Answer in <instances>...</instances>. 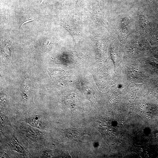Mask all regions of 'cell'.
Returning a JSON list of instances; mask_svg holds the SVG:
<instances>
[{"mask_svg": "<svg viewBox=\"0 0 158 158\" xmlns=\"http://www.w3.org/2000/svg\"><path fill=\"white\" fill-rule=\"evenodd\" d=\"M153 139L155 141L158 142V131H157L154 133Z\"/></svg>", "mask_w": 158, "mask_h": 158, "instance_id": "obj_10", "label": "cell"}, {"mask_svg": "<svg viewBox=\"0 0 158 158\" xmlns=\"http://www.w3.org/2000/svg\"><path fill=\"white\" fill-rule=\"evenodd\" d=\"M8 144L14 150L19 152L23 153V149L14 137H11L8 140Z\"/></svg>", "mask_w": 158, "mask_h": 158, "instance_id": "obj_6", "label": "cell"}, {"mask_svg": "<svg viewBox=\"0 0 158 158\" xmlns=\"http://www.w3.org/2000/svg\"><path fill=\"white\" fill-rule=\"evenodd\" d=\"M1 125L2 126L5 125H10V123L8 118L5 116L1 114L0 115Z\"/></svg>", "mask_w": 158, "mask_h": 158, "instance_id": "obj_7", "label": "cell"}, {"mask_svg": "<svg viewBox=\"0 0 158 158\" xmlns=\"http://www.w3.org/2000/svg\"><path fill=\"white\" fill-rule=\"evenodd\" d=\"M64 133L67 139L77 141L84 135V133L83 131L72 128L65 130Z\"/></svg>", "mask_w": 158, "mask_h": 158, "instance_id": "obj_3", "label": "cell"}, {"mask_svg": "<svg viewBox=\"0 0 158 158\" xmlns=\"http://www.w3.org/2000/svg\"><path fill=\"white\" fill-rule=\"evenodd\" d=\"M44 157H53V152L51 151H45L43 154Z\"/></svg>", "mask_w": 158, "mask_h": 158, "instance_id": "obj_8", "label": "cell"}, {"mask_svg": "<svg viewBox=\"0 0 158 158\" xmlns=\"http://www.w3.org/2000/svg\"><path fill=\"white\" fill-rule=\"evenodd\" d=\"M46 17H47V15H39L32 11H28L24 13L20 18L21 27L24 24L29 22L33 20H40Z\"/></svg>", "mask_w": 158, "mask_h": 158, "instance_id": "obj_1", "label": "cell"}, {"mask_svg": "<svg viewBox=\"0 0 158 158\" xmlns=\"http://www.w3.org/2000/svg\"><path fill=\"white\" fill-rule=\"evenodd\" d=\"M92 17L93 21L95 23L102 25L106 27L108 26V23L98 6H95L94 7Z\"/></svg>", "mask_w": 158, "mask_h": 158, "instance_id": "obj_2", "label": "cell"}, {"mask_svg": "<svg viewBox=\"0 0 158 158\" xmlns=\"http://www.w3.org/2000/svg\"><path fill=\"white\" fill-rule=\"evenodd\" d=\"M96 0L98 2V4H99V1L100 0Z\"/></svg>", "mask_w": 158, "mask_h": 158, "instance_id": "obj_11", "label": "cell"}, {"mask_svg": "<svg viewBox=\"0 0 158 158\" xmlns=\"http://www.w3.org/2000/svg\"><path fill=\"white\" fill-rule=\"evenodd\" d=\"M25 121L32 126L38 128H43L44 127L41 119L37 116H29L26 118Z\"/></svg>", "mask_w": 158, "mask_h": 158, "instance_id": "obj_5", "label": "cell"}, {"mask_svg": "<svg viewBox=\"0 0 158 158\" xmlns=\"http://www.w3.org/2000/svg\"><path fill=\"white\" fill-rule=\"evenodd\" d=\"M1 51L5 59L10 60L11 57L12 51V44L11 42L7 40L2 42Z\"/></svg>", "mask_w": 158, "mask_h": 158, "instance_id": "obj_4", "label": "cell"}, {"mask_svg": "<svg viewBox=\"0 0 158 158\" xmlns=\"http://www.w3.org/2000/svg\"><path fill=\"white\" fill-rule=\"evenodd\" d=\"M51 0H41L40 4L44 6H46L51 3Z\"/></svg>", "mask_w": 158, "mask_h": 158, "instance_id": "obj_9", "label": "cell"}]
</instances>
